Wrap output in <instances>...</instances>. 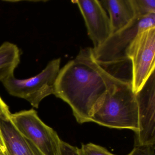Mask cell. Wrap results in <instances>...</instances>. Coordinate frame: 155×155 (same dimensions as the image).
<instances>
[{
	"label": "cell",
	"mask_w": 155,
	"mask_h": 155,
	"mask_svg": "<svg viewBox=\"0 0 155 155\" xmlns=\"http://www.w3.org/2000/svg\"><path fill=\"white\" fill-rule=\"evenodd\" d=\"M120 81L97 62L92 48H85L60 70L53 95L68 103L82 124L91 122L105 93Z\"/></svg>",
	"instance_id": "1"
},
{
	"label": "cell",
	"mask_w": 155,
	"mask_h": 155,
	"mask_svg": "<svg viewBox=\"0 0 155 155\" xmlns=\"http://www.w3.org/2000/svg\"><path fill=\"white\" fill-rule=\"evenodd\" d=\"M91 122L112 128L125 129L137 134L138 108L131 82L120 81L108 90Z\"/></svg>",
	"instance_id": "2"
},
{
	"label": "cell",
	"mask_w": 155,
	"mask_h": 155,
	"mask_svg": "<svg viewBox=\"0 0 155 155\" xmlns=\"http://www.w3.org/2000/svg\"><path fill=\"white\" fill-rule=\"evenodd\" d=\"M152 28H155V14L136 17L127 26L111 34L99 47L92 48L94 59L100 64L130 60L127 52L133 41L141 31Z\"/></svg>",
	"instance_id": "3"
},
{
	"label": "cell",
	"mask_w": 155,
	"mask_h": 155,
	"mask_svg": "<svg viewBox=\"0 0 155 155\" xmlns=\"http://www.w3.org/2000/svg\"><path fill=\"white\" fill-rule=\"evenodd\" d=\"M61 61L60 58L52 60L40 73L32 78L19 79L13 76L2 81V84L11 95L24 99L38 108L43 99L54 94Z\"/></svg>",
	"instance_id": "4"
},
{
	"label": "cell",
	"mask_w": 155,
	"mask_h": 155,
	"mask_svg": "<svg viewBox=\"0 0 155 155\" xmlns=\"http://www.w3.org/2000/svg\"><path fill=\"white\" fill-rule=\"evenodd\" d=\"M10 120L16 129L44 155H60L62 140L56 131L39 117L35 110L12 114Z\"/></svg>",
	"instance_id": "5"
},
{
	"label": "cell",
	"mask_w": 155,
	"mask_h": 155,
	"mask_svg": "<svg viewBox=\"0 0 155 155\" xmlns=\"http://www.w3.org/2000/svg\"><path fill=\"white\" fill-rule=\"evenodd\" d=\"M131 63V85L136 93L155 71V28L141 31L127 52Z\"/></svg>",
	"instance_id": "6"
},
{
	"label": "cell",
	"mask_w": 155,
	"mask_h": 155,
	"mask_svg": "<svg viewBox=\"0 0 155 155\" xmlns=\"http://www.w3.org/2000/svg\"><path fill=\"white\" fill-rule=\"evenodd\" d=\"M136 95L138 108L139 130L136 134L135 147L155 145V71Z\"/></svg>",
	"instance_id": "7"
},
{
	"label": "cell",
	"mask_w": 155,
	"mask_h": 155,
	"mask_svg": "<svg viewBox=\"0 0 155 155\" xmlns=\"http://www.w3.org/2000/svg\"><path fill=\"white\" fill-rule=\"evenodd\" d=\"M84 18L89 37L96 48L111 34L110 21L105 8L98 0H76Z\"/></svg>",
	"instance_id": "8"
},
{
	"label": "cell",
	"mask_w": 155,
	"mask_h": 155,
	"mask_svg": "<svg viewBox=\"0 0 155 155\" xmlns=\"http://www.w3.org/2000/svg\"><path fill=\"white\" fill-rule=\"evenodd\" d=\"M0 130L8 155H44L15 127L10 119L0 121Z\"/></svg>",
	"instance_id": "9"
},
{
	"label": "cell",
	"mask_w": 155,
	"mask_h": 155,
	"mask_svg": "<svg viewBox=\"0 0 155 155\" xmlns=\"http://www.w3.org/2000/svg\"><path fill=\"white\" fill-rule=\"evenodd\" d=\"M100 2L109 14L111 34L127 26L136 18L131 0H103Z\"/></svg>",
	"instance_id": "10"
},
{
	"label": "cell",
	"mask_w": 155,
	"mask_h": 155,
	"mask_svg": "<svg viewBox=\"0 0 155 155\" xmlns=\"http://www.w3.org/2000/svg\"><path fill=\"white\" fill-rule=\"evenodd\" d=\"M20 61V51L17 45L6 41L0 46V81L14 76Z\"/></svg>",
	"instance_id": "11"
},
{
	"label": "cell",
	"mask_w": 155,
	"mask_h": 155,
	"mask_svg": "<svg viewBox=\"0 0 155 155\" xmlns=\"http://www.w3.org/2000/svg\"><path fill=\"white\" fill-rule=\"evenodd\" d=\"M136 17L155 14V0H131Z\"/></svg>",
	"instance_id": "12"
},
{
	"label": "cell",
	"mask_w": 155,
	"mask_h": 155,
	"mask_svg": "<svg viewBox=\"0 0 155 155\" xmlns=\"http://www.w3.org/2000/svg\"><path fill=\"white\" fill-rule=\"evenodd\" d=\"M79 155H116L112 154L101 146L89 143L81 145L78 148Z\"/></svg>",
	"instance_id": "13"
},
{
	"label": "cell",
	"mask_w": 155,
	"mask_h": 155,
	"mask_svg": "<svg viewBox=\"0 0 155 155\" xmlns=\"http://www.w3.org/2000/svg\"><path fill=\"white\" fill-rule=\"evenodd\" d=\"M11 114L8 105L3 101L1 97H0V121L2 120L10 119ZM0 146L3 150V151L7 153L1 130H0Z\"/></svg>",
	"instance_id": "14"
},
{
	"label": "cell",
	"mask_w": 155,
	"mask_h": 155,
	"mask_svg": "<svg viewBox=\"0 0 155 155\" xmlns=\"http://www.w3.org/2000/svg\"><path fill=\"white\" fill-rule=\"evenodd\" d=\"M128 155H155V145L135 147Z\"/></svg>",
	"instance_id": "15"
},
{
	"label": "cell",
	"mask_w": 155,
	"mask_h": 155,
	"mask_svg": "<svg viewBox=\"0 0 155 155\" xmlns=\"http://www.w3.org/2000/svg\"><path fill=\"white\" fill-rule=\"evenodd\" d=\"M60 155H79L78 148L62 140Z\"/></svg>",
	"instance_id": "16"
},
{
	"label": "cell",
	"mask_w": 155,
	"mask_h": 155,
	"mask_svg": "<svg viewBox=\"0 0 155 155\" xmlns=\"http://www.w3.org/2000/svg\"><path fill=\"white\" fill-rule=\"evenodd\" d=\"M0 155H8L7 153L3 151V150L0 146Z\"/></svg>",
	"instance_id": "17"
}]
</instances>
